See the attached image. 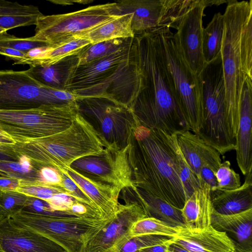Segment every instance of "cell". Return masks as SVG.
<instances>
[{"instance_id":"1","label":"cell","mask_w":252,"mask_h":252,"mask_svg":"<svg viewBox=\"0 0 252 252\" xmlns=\"http://www.w3.org/2000/svg\"><path fill=\"white\" fill-rule=\"evenodd\" d=\"M132 46L140 75V86L130 109L137 123L169 134L188 129L155 33L135 35Z\"/></svg>"},{"instance_id":"2","label":"cell","mask_w":252,"mask_h":252,"mask_svg":"<svg viewBox=\"0 0 252 252\" xmlns=\"http://www.w3.org/2000/svg\"><path fill=\"white\" fill-rule=\"evenodd\" d=\"M176 134L138 125L127 156L134 186L181 209L187 199L175 152Z\"/></svg>"},{"instance_id":"3","label":"cell","mask_w":252,"mask_h":252,"mask_svg":"<svg viewBox=\"0 0 252 252\" xmlns=\"http://www.w3.org/2000/svg\"><path fill=\"white\" fill-rule=\"evenodd\" d=\"M132 41L112 54L78 65L65 91L78 97L106 98L130 108L140 86Z\"/></svg>"},{"instance_id":"4","label":"cell","mask_w":252,"mask_h":252,"mask_svg":"<svg viewBox=\"0 0 252 252\" xmlns=\"http://www.w3.org/2000/svg\"><path fill=\"white\" fill-rule=\"evenodd\" d=\"M20 156L38 167L60 171L77 159L98 154L104 145L93 126L78 113L71 125L58 133L13 145Z\"/></svg>"},{"instance_id":"5","label":"cell","mask_w":252,"mask_h":252,"mask_svg":"<svg viewBox=\"0 0 252 252\" xmlns=\"http://www.w3.org/2000/svg\"><path fill=\"white\" fill-rule=\"evenodd\" d=\"M252 13V0H228L224 13L220 51L230 130L236 140L242 90L245 76L242 67L240 37L245 21Z\"/></svg>"},{"instance_id":"6","label":"cell","mask_w":252,"mask_h":252,"mask_svg":"<svg viewBox=\"0 0 252 252\" xmlns=\"http://www.w3.org/2000/svg\"><path fill=\"white\" fill-rule=\"evenodd\" d=\"M202 103V119L197 134L215 149L233 142L227 118L225 82L220 55L206 63L198 75Z\"/></svg>"},{"instance_id":"7","label":"cell","mask_w":252,"mask_h":252,"mask_svg":"<svg viewBox=\"0 0 252 252\" xmlns=\"http://www.w3.org/2000/svg\"><path fill=\"white\" fill-rule=\"evenodd\" d=\"M77 114L75 101L29 110H0V130L16 142H26L63 131Z\"/></svg>"},{"instance_id":"8","label":"cell","mask_w":252,"mask_h":252,"mask_svg":"<svg viewBox=\"0 0 252 252\" xmlns=\"http://www.w3.org/2000/svg\"><path fill=\"white\" fill-rule=\"evenodd\" d=\"M153 32L171 74L187 128L197 134L202 112L198 75L193 73L185 61L175 33L169 28Z\"/></svg>"},{"instance_id":"9","label":"cell","mask_w":252,"mask_h":252,"mask_svg":"<svg viewBox=\"0 0 252 252\" xmlns=\"http://www.w3.org/2000/svg\"><path fill=\"white\" fill-rule=\"evenodd\" d=\"M120 15L116 2L91 6L62 14L43 15L37 19L34 39L56 47L81 38Z\"/></svg>"},{"instance_id":"10","label":"cell","mask_w":252,"mask_h":252,"mask_svg":"<svg viewBox=\"0 0 252 252\" xmlns=\"http://www.w3.org/2000/svg\"><path fill=\"white\" fill-rule=\"evenodd\" d=\"M11 219L56 242L67 252H82L88 241L112 219L53 217L23 211Z\"/></svg>"},{"instance_id":"11","label":"cell","mask_w":252,"mask_h":252,"mask_svg":"<svg viewBox=\"0 0 252 252\" xmlns=\"http://www.w3.org/2000/svg\"><path fill=\"white\" fill-rule=\"evenodd\" d=\"M78 113L94 128L104 148L127 147L138 125L131 109L112 100L100 97H78Z\"/></svg>"},{"instance_id":"12","label":"cell","mask_w":252,"mask_h":252,"mask_svg":"<svg viewBox=\"0 0 252 252\" xmlns=\"http://www.w3.org/2000/svg\"><path fill=\"white\" fill-rule=\"evenodd\" d=\"M77 96L42 85L26 70H0V110L16 111L74 102Z\"/></svg>"},{"instance_id":"13","label":"cell","mask_w":252,"mask_h":252,"mask_svg":"<svg viewBox=\"0 0 252 252\" xmlns=\"http://www.w3.org/2000/svg\"><path fill=\"white\" fill-rule=\"evenodd\" d=\"M192 0H123L116 1L120 15L131 14L134 35L173 28Z\"/></svg>"},{"instance_id":"14","label":"cell","mask_w":252,"mask_h":252,"mask_svg":"<svg viewBox=\"0 0 252 252\" xmlns=\"http://www.w3.org/2000/svg\"><path fill=\"white\" fill-rule=\"evenodd\" d=\"M111 145L98 154L81 158L70 167L82 175L120 190L133 186L127 149Z\"/></svg>"},{"instance_id":"15","label":"cell","mask_w":252,"mask_h":252,"mask_svg":"<svg viewBox=\"0 0 252 252\" xmlns=\"http://www.w3.org/2000/svg\"><path fill=\"white\" fill-rule=\"evenodd\" d=\"M125 204H119L115 217L85 245L82 252H119L129 240V231L137 221L148 217L136 200L123 197Z\"/></svg>"},{"instance_id":"16","label":"cell","mask_w":252,"mask_h":252,"mask_svg":"<svg viewBox=\"0 0 252 252\" xmlns=\"http://www.w3.org/2000/svg\"><path fill=\"white\" fill-rule=\"evenodd\" d=\"M208 0H192L175 29L181 52L191 70L198 75L206 64L202 53V18Z\"/></svg>"},{"instance_id":"17","label":"cell","mask_w":252,"mask_h":252,"mask_svg":"<svg viewBox=\"0 0 252 252\" xmlns=\"http://www.w3.org/2000/svg\"><path fill=\"white\" fill-rule=\"evenodd\" d=\"M0 252H67L63 247L10 218L0 221Z\"/></svg>"},{"instance_id":"18","label":"cell","mask_w":252,"mask_h":252,"mask_svg":"<svg viewBox=\"0 0 252 252\" xmlns=\"http://www.w3.org/2000/svg\"><path fill=\"white\" fill-rule=\"evenodd\" d=\"M252 78L246 76L242 90L238 130L236 136V160L244 175L252 169Z\"/></svg>"},{"instance_id":"19","label":"cell","mask_w":252,"mask_h":252,"mask_svg":"<svg viewBox=\"0 0 252 252\" xmlns=\"http://www.w3.org/2000/svg\"><path fill=\"white\" fill-rule=\"evenodd\" d=\"M177 234L170 240L189 252H235L233 243L227 234L211 225L203 230H190L178 227Z\"/></svg>"},{"instance_id":"20","label":"cell","mask_w":252,"mask_h":252,"mask_svg":"<svg viewBox=\"0 0 252 252\" xmlns=\"http://www.w3.org/2000/svg\"><path fill=\"white\" fill-rule=\"evenodd\" d=\"M176 137L182 154L200 183V171L203 165H208L215 175L221 163L220 154L216 150L188 129L177 133Z\"/></svg>"},{"instance_id":"21","label":"cell","mask_w":252,"mask_h":252,"mask_svg":"<svg viewBox=\"0 0 252 252\" xmlns=\"http://www.w3.org/2000/svg\"><path fill=\"white\" fill-rule=\"evenodd\" d=\"M65 173L88 195L102 218L113 219L117 211L121 190L91 179L68 167L60 171Z\"/></svg>"},{"instance_id":"22","label":"cell","mask_w":252,"mask_h":252,"mask_svg":"<svg viewBox=\"0 0 252 252\" xmlns=\"http://www.w3.org/2000/svg\"><path fill=\"white\" fill-rule=\"evenodd\" d=\"M211 225L227 234L233 243L235 252H252V208L229 215L213 210Z\"/></svg>"},{"instance_id":"23","label":"cell","mask_w":252,"mask_h":252,"mask_svg":"<svg viewBox=\"0 0 252 252\" xmlns=\"http://www.w3.org/2000/svg\"><path fill=\"white\" fill-rule=\"evenodd\" d=\"M213 208L211 198V189L203 183L187 199L181 209L185 227L195 231H201L211 225Z\"/></svg>"},{"instance_id":"24","label":"cell","mask_w":252,"mask_h":252,"mask_svg":"<svg viewBox=\"0 0 252 252\" xmlns=\"http://www.w3.org/2000/svg\"><path fill=\"white\" fill-rule=\"evenodd\" d=\"M213 210L224 215L240 213L252 208V172L246 175L244 183L231 190L211 191Z\"/></svg>"},{"instance_id":"25","label":"cell","mask_w":252,"mask_h":252,"mask_svg":"<svg viewBox=\"0 0 252 252\" xmlns=\"http://www.w3.org/2000/svg\"><path fill=\"white\" fill-rule=\"evenodd\" d=\"M79 64V53L68 56L55 63L30 66L29 75L45 87L65 91L69 80Z\"/></svg>"},{"instance_id":"26","label":"cell","mask_w":252,"mask_h":252,"mask_svg":"<svg viewBox=\"0 0 252 252\" xmlns=\"http://www.w3.org/2000/svg\"><path fill=\"white\" fill-rule=\"evenodd\" d=\"M148 217H153L174 227L185 226L181 209L135 186L130 187Z\"/></svg>"},{"instance_id":"27","label":"cell","mask_w":252,"mask_h":252,"mask_svg":"<svg viewBox=\"0 0 252 252\" xmlns=\"http://www.w3.org/2000/svg\"><path fill=\"white\" fill-rule=\"evenodd\" d=\"M43 15L36 6L0 0V27L3 29L36 25L38 18Z\"/></svg>"},{"instance_id":"28","label":"cell","mask_w":252,"mask_h":252,"mask_svg":"<svg viewBox=\"0 0 252 252\" xmlns=\"http://www.w3.org/2000/svg\"><path fill=\"white\" fill-rule=\"evenodd\" d=\"M131 15H119L95 28L81 38L89 40L91 44L117 38H133L131 26Z\"/></svg>"},{"instance_id":"29","label":"cell","mask_w":252,"mask_h":252,"mask_svg":"<svg viewBox=\"0 0 252 252\" xmlns=\"http://www.w3.org/2000/svg\"><path fill=\"white\" fill-rule=\"evenodd\" d=\"M91 44L85 38H79L56 47H46L35 57L22 61L20 64L30 66L47 65L55 63L68 56L80 53Z\"/></svg>"},{"instance_id":"30","label":"cell","mask_w":252,"mask_h":252,"mask_svg":"<svg viewBox=\"0 0 252 252\" xmlns=\"http://www.w3.org/2000/svg\"><path fill=\"white\" fill-rule=\"evenodd\" d=\"M224 31V16L215 13L202 32V53L205 63H209L220 55Z\"/></svg>"},{"instance_id":"31","label":"cell","mask_w":252,"mask_h":252,"mask_svg":"<svg viewBox=\"0 0 252 252\" xmlns=\"http://www.w3.org/2000/svg\"><path fill=\"white\" fill-rule=\"evenodd\" d=\"M0 175L29 182L42 183L40 167L22 157L19 161L0 160Z\"/></svg>"},{"instance_id":"32","label":"cell","mask_w":252,"mask_h":252,"mask_svg":"<svg viewBox=\"0 0 252 252\" xmlns=\"http://www.w3.org/2000/svg\"><path fill=\"white\" fill-rule=\"evenodd\" d=\"M133 38H117L90 44L79 53V65L112 54L132 42Z\"/></svg>"},{"instance_id":"33","label":"cell","mask_w":252,"mask_h":252,"mask_svg":"<svg viewBox=\"0 0 252 252\" xmlns=\"http://www.w3.org/2000/svg\"><path fill=\"white\" fill-rule=\"evenodd\" d=\"M179 231L178 227H174L153 217H146L135 222L129 231V236L144 235H159L174 237Z\"/></svg>"},{"instance_id":"34","label":"cell","mask_w":252,"mask_h":252,"mask_svg":"<svg viewBox=\"0 0 252 252\" xmlns=\"http://www.w3.org/2000/svg\"><path fill=\"white\" fill-rule=\"evenodd\" d=\"M174 149L179 168L180 177L184 186L187 199L189 198L201 184L188 164L178 146L176 134L174 141Z\"/></svg>"},{"instance_id":"35","label":"cell","mask_w":252,"mask_h":252,"mask_svg":"<svg viewBox=\"0 0 252 252\" xmlns=\"http://www.w3.org/2000/svg\"><path fill=\"white\" fill-rule=\"evenodd\" d=\"M240 50L243 71L252 78V13L247 17L243 26Z\"/></svg>"},{"instance_id":"36","label":"cell","mask_w":252,"mask_h":252,"mask_svg":"<svg viewBox=\"0 0 252 252\" xmlns=\"http://www.w3.org/2000/svg\"><path fill=\"white\" fill-rule=\"evenodd\" d=\"M29 196L16 190H0V212L4 218H10L22 211Z\"/></svg>"},{"instance_id":"37","label":"cell","mask_w":252,"mask_h":252,"mask_svg":"<svg viewBox=\"0 0 252 252\" xmlns=\"http://www.w3.org/2000/svg\"><path fill=\"white\" fill-rule=\"evenodd\" d=\"M25 195L48 200L55 195L66 192L63 189L39 182H29L20 180V185L16 190Z\"/></svg>"},{"instance_id":"38","label":"cell","mask_w":252,"mask_h":252,"mask_svg":"<svg viewBox=\"0 0 252 252\" xmlns=\"http://www.w3.org/2000/svg\"><path fill=\"white\" fill-rule=\"evenodd\" d=\"M215 177L217 189L231 190L241 185L240 176L231 168L229 160L221 163L215 173Z\"/></svg>"},{"instance_id":"39","label":"cell","mask_w":252,"mask_h":252,"mask_svg":"<svg viewBox=\"0 0 252 252\" xmlns=\"http://www.w3.org/2000/svg\"><path fill=\"white\" fill-rule=\"evenodd\" d=\"M173 237L159 235H144L131 237L119 252H138L141 249L164 243Z\"/></svg>"},{"instance_id":"40","label":"cell","mask_w":252,"mask_h":252,"mask_svg":"<svg viewBox=\"0 0 252 252\" xmlns=\"http://www.w3.org/2000/svg\"><path fill=\"white\" fill-rule=\"evenodd\" d=\"M0 46L11 48L26 53L33 49L49 47L46 43L37 40L32 36L19 38L8 33L0 36Z\"/></svg>"},{"instance_id":"41","label":"cell","mask_w":252,"mask_h":252,"mask_svg":"<svg viewBox=\"0 0 252 252\" xmlns=\"http://www.w3.org/2000/svg\"><path fill=\"white\" fill-rule=\"evenodd\" d=\"M23 211L32 214L60 217H75L70 214L57 210L48 201L29 196Z\"/></svg>"},{"instance_id":"42","label":"cell","mask_w":252,"mask_h":252,"mask_svg":"<svg viewBox=\"0 0 252 252\" xmlns=\"http://www.w3.org/2000/svg\"><path fill=\"white\" fill-rule=\"evenodd\" d=\"M62 172L63 179V186L67 194L79 202L82 203L92 209L100 213L88 195L79 187L65 173ZM101 216V215H100ZM102 218V217H101ZM103 219V218H102Z\"/></svg>"},{"instance_id":"43","label":"cell","mask_w":252,"mask_h":252,"mask_svg":"<svg viewBox=\"0 0 252 252\" xmlns=\"http://www.w3.org/2000/svg\"><path fill=\"white\" fill-rule=\"evenodd\" d=\"M201 183L207 184L210 187L211 191L217 189V180L213 171L207 165H203L200 171Z\"/></svg>"},{"instance_id":"44","label":"cell","mask_w":252,"mask_h":252,"mask_svg":"<svg viewBox=\"0 0 252 252\" xmlns=\"http://www.w3.org/2000/svg\"><path fill=\"white\" fill-rule=\"evenodd\" d=\"M0 55L4 56L6 59L14 62L13 64H20V63L25 60L27 53L22 52L14 49L0 46Z\"/></svg>"},{"instance_id":"45","label":"cell","mask_w":252,"mask_h":252,"mask_svg":"<svg viewBox=\"0 0 252 252\" xmlns=\"http://www.w3.org/2000/svg\"><path fill=\"white\" fill-rule=\"evenodd\" d=\"M21 157L14 150L13 145L0 144V160L19 161Z\"/></svg>"},{"instance_id":"46","label":"cell","mask_w":252,"mask_h":252,"mask_svg":"<svg viewBox=\"0 0 252 252\" xmlns=\"http://www.w3.org/2000/svg\"><path fill=\"white\" fill-rule=\"evenodd\" d=\"M20 185L19 179L0 175V190H16Z\"/></svg>"},{"instance_id":"47","label":"cell","mask_w":252,"mask_h":252,"mask_svg":"<svg viewBox=\"0 0 252 252\" xmlns=\"http://www.w3.org/2000/svg\"><path fill=\"white\" fill-rule=\"evenodd\" d=\"M170 240L161 244L141 249L138 252H167Z\"/></svg>"},{"instance_id":"48","label":"cell","mask_w":252,"mask_h":252,"mask_svg":"<svg viewBox=\"0 0 252 252\" xmlns=\"http://www.w3.org/2000/svg\"><path fill=\"white\" fill-rule=\"evenodd\" d=\"M16 142L10 136L0 130V144L14 145Z\"/></svg>"},{"instance_id":"49","label":"cell","mask_w":252,"mask_h":252,"mask_svg":"<svg viewBox=\"0 0 252 252\" xmlns=\"http://www.w3.org/2000/svg\"><path fill=\"white\" fill-rule=\"evenodd\" d=\"M167 252H189L176 244L170 243V242L169 241V244L168 247Z\"/></svg>"},{"instance_id":"50","label":"cell","mask_w":252,"mask_h":252,"mask_svg":"<svg viewBox=\"0 0 252 252\" xmlns=\"http://www.w3.org/2000/svg\"><path fill=\"white\" fill-rule=\"evenodd\" d=\"M8 30L0 27V36L7 34Z\"/></svg>"},{"instance_id":"51","label":"cell","mask_w":252,"mask_h":252,"mask_svg":"<svg viewBox=\"0 0 252 252\" xmlns=\"http://www.w3.org/2000/svg\"><path fill=\"white\" fill-rule=\"evenodd\" d=\"M4 218V216H3V215L0 212V221L1 220Z\"/></svg>"}]
</instances>
